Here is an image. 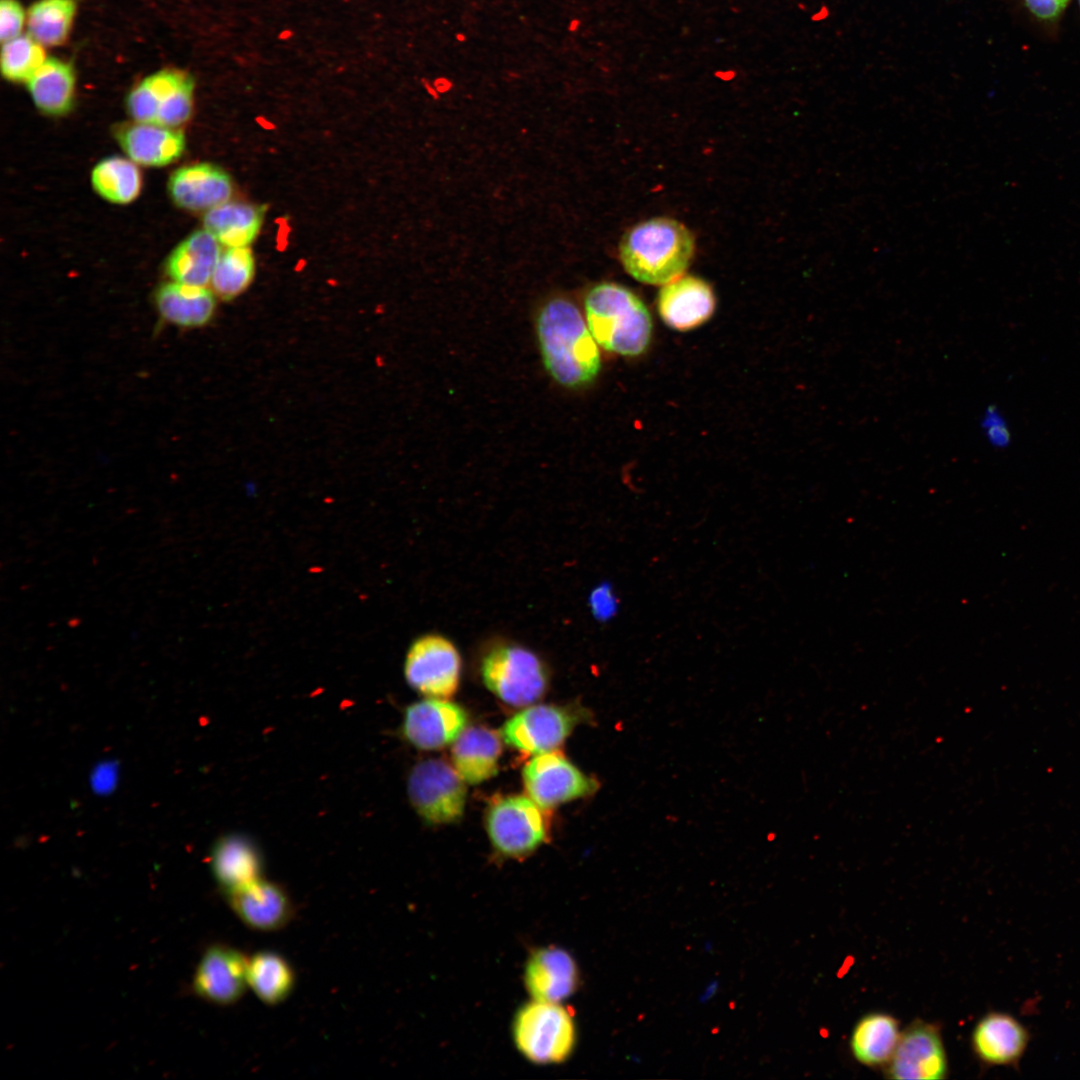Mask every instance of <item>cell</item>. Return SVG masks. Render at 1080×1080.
<instances>
[{"label": "cell", "mask_w": 1080, "mask_h": 1080, "mask_svg": "<svg viewBox=\"0 0 1080 1080\" xmlns=\"http://www.w3.org/2000/svg\"><path fill=\"white\" fill-rule=\"evenodd\" d=\"M536 331L545 369L558 384L576 389L594 381L601 367L598 344L571 300H548L538 312Z\"/></svg>", "instance_id": "1"}, {"label": "cell", "mask_w": 1080, "mask_h": 1080, "mask_svg": "<svg viewBox=\"0 0 1080 1080\" xmlns=\"http://www.w3.org/2000/svg\"><path fill=\"white\" fill-rule=\"evenodd\" d=\"M695 251L690 230L677 220L656 217L630 228L619 245L621 263L637 281L665 285L683 275Z\"/></svg>", "instance_id": "2"}, {"label": "cell", "mask_w": 1080, "mask_h": 1080, "mask_svg": "<svg viewBox=\"0 0 1080 1080\" xmlns=\"http://www.w3.org/2000/svg\"><path fill=\"white\" fill-rule=\"evenodd\" d=\"M585 316L596 343L608 352L641 355L652 337V318L643 301L613 282L593 286L586 294Z\"/></svg>", "instance_id": "3"}, {"label": "cell", "mask_w": 1080, "mask_h": 1080, "mask_svg": "<svg viewBox=\"0 0 1080 1080\" xmlns=\"http://www.w3.org/2000/svg\"><path fill=\"white\" fill-rule=\"evenodd\" d=\"M512 1034L521 1055L536 1064L564 1062L576 1044L573 1015L560 1002L525 1004L514 1017Z\"/></svg>", "instance_id": "4"}, {"label": "cell", "mask_w": 1080, "mask_h": 1080, "mask_svg": "<svg viewBox=\"0 0 1080 1080\" xmlns=\"http://www.w3.org/2000/svg\"><path fill=\"white\" fill-rule=\"evenodd\" d=\"M481 676L493 694L513 706L535 702L548 684V672L541 659L514 643H500L489 649L481 662Z\"/></svg>", "instance_id": "5"}, {"label": "cell", "mask_w": 1080, "mask_h": 1080, "mask_svg": "<svg viewBox=\"0 0 1080 1080\" xmlns=\"http://www.w3.org/2000/svg\"><path fill=\"white\" fill-rule=\"evenodd\" d=\"M193 91L194 82L187 73L161 70L130 91L127 110L135 121L177 128L192 114Z\"/></svg>", "instance_id": "6"}, {"label": "cell", "mask_w": 1080, "mask_h": 1080, "mask_svg": "<svg viewBox=\"0 0 1080 1080\" xmlns=\"http://www.w3.org/2000/svg\"><path fill=\"white\" fill-rule=\"evenodd\" d=\"M464 782L456 769L443 760L422 761L410 772L409 799L425 821L433 824L454 822L464 811Z\"/></svg>", "instance_id": "7"}, {"label": "cell", "mask_w": 1080, "mask_h": 1080, "mask_svg": "<svg viewBox=\"0 0 1080 1080\" xmlns=\"http://www.w3.org/2000/svg\"><path fill=\"white\" fill-rule=\"evenodd\" d=\"M461 658L455 645L438 634L418 638L409 648L404 673L408 684L418 692L435 698H447L457 690Z\"/></svg>", "instance_id": "8"}, {"label": "cell", "mask_w": 1080, "mask_h": 1080, "mask_svg": "<svg viewBox=\"0 0 1080 1080\" xmlns=\"http://www.w3.org/2000/svg\"><path fill=\"white\" fill-rule=\"evenodd\" d=\"M540 807L524 796L496 801L487 816V830L494 847L509 857L527 856L546 838Z\"/></svg>", "instance_id": "9"}, {"label": "cell", "mask_w": 1080, "mask_h": 1080, "mask_svg": "<svg viewBox=\"0 0 1080 1080\" xmlns=\"http://www.w3.org/2000/svg\"><path fill=\"white\" fill-rule=\"evenodd\" d=\"M523 781L529 797L542 809L591 796L599 789L594 777L552 751L537 754L527 763Z\"/></svg>", "instance_id": "10"}, {"label": "cell", "mask_w": 1080, "mask_h": 1080, "mask_svg": "<svg viewBox=\"0 0 1080 1080\" xmlns=\"http://www.w3.org/2000/svg\"><path fill=\"white\" fill-rule=\"evenodd\" d=\"M948 1063L938 1028L917 1021L900 1035L896 1049L886 1064L887 1077L899 1080L943 1079Z\"/></svg>", "instance_id": "11"}, {"label": "cell", "mask_w": 1080, "mask_h": 1080, "mask_svg": "<svg viewBox=\"0 0 1080 1080\" xmlns=\"http://www.w3.org/2000/svg\"><path fill=\"white\" fill-rule=\"evenodd\" d=\"M579 717L575 711L553 705L528 707L507 720L500 729L510 746L534 754L552 751L571 733Z\"/></svg>", "instance_id": "12"}, {"label": "cell", "mask_w": 1080, "mask_h": 1080, "mask_svg": "<svg viewBox=\"0 0 1080 1080\" xmlns=\"http://www.w3.org/2000/svg\"><path fill=\"white\" fill-rule=\"evenodd\" d=\"M248 960L246 954L234 947L210 946L195 970L193 991L201 999L216 1005L235 1004L249 988Z\"/></svg>", "instance_id": "13"}, {"label": "cell", "mask_w": 1080, "mask_h": 1080, "mask_svg": "<svg viewBox=\"0 0 1080 1080\" xmlns=\"http://www.w3.org/2000/svg\"><path fill=\"white\" fill-rule=\"evenodd\" d=\"M467 722V713L461 706L429 698L406 709L402 731L417 748L439 749L454 742L465 730Z\"/></svg>", "instance_id": "14"}, {"label": "cell", "mask_w": 1080, "mask_h": 1080, "mask_svg": "<svg viewBox=\"0 0 1080 1080\" xmlns=\"http://www.w3.org/2000/svg\"><path fill=\"white\" fill-rule=\"evenodd\" d=\"M226 897L239 920L255 931H278L293 918L294 905L288 892L263 877Z\"/></svg>", "instance_id": "15"}, {"label": "cell", "mask_w": 1080, "mask_h": 1080, "mask_svg": "<svg viewBox=\"0 0 1080 1080\" xmlns=\"http://www.w3.org/2000/svg\"><path fill=\"white\" fill-rule=\"evenodd\" d=\"M1030 1042L1026 1026L1013 1015L990 1012L975 1025L971 1035L972 1049L977 1058L988 1066L1016 1067Z\"/></svg>", "instance_id": "16"}, {"label": "cell", "mask_w": 1080, "mask_h": 1080, "mask_svg": "<svg viewBox=\"0 0 1080 1080\" xmlns=\"http://www.w3.org/2000/svg\"><path fill=\"white\" fill-rule=\"evenodd\" d=\"M660 317L667 326L688 331L705 323L715 309L711 286L703 279L685 275L663 285L657 297Z\"/></svg>", "instance_id": "17"}, {"label": "cell", "mask_w": 1080, "mask_h": 1080, "mask_svg": "<svg viewBox=\"0 0 1080 1080\" xmlns=\"http://www.w3.org/2000/svg\"><path fill=\"white\" fill-rule=\"evenodd\" d=\"M524 983L533 999L561 1002L570 997L579 984V972L573 957L565 950L549 946L528 958Z\"/></svg>", "instance_id": "18"}, {"label": "cell", "mask_w": 1080, "mask_h": 1080, "mask_svg": "<svg viewBox=\"0 0 1080 1080\" xmlns=\"http://www.w3.org/2000/svg\"><path fill=\"white\" fill-rule=\"evenodd\" d=\"M168 192L172 201L183 209L208 211L229 201L232 183L220 168L198 163L175 170L168 180Z\"/></svg>", "instance_id": "19"}, {"label": "cell", "mask_w": 1080, "mask_h": 1080, "mask_svg": "<svg viewBox=\"0 0 1080 1080\" xmlns=\"http://www.w3.org/2000/svg\"><path fill=\"white\" fill-rule=\"evenodd\" d=\"M116 138L129 159L146 167H163L173 163L185 150L181 130L138 122L118 128Z\"/></svg>", "instance_id": "20"}, {"label": "cell", "mask_w": 1080, "mask_h": 1080, "mask_svg": "<svg viewBox=\"0 0 1080 1080\" xmlns=\"http://www.w3.org/2000/svg\"><path fill=\"white\" fill-rule=\"evenodd\" d=\"M212 873L225 895L262 877V859L256 846L241 835H229L214 846Z\"/></svg>", "instance_id": "21"}, {"label": "cell", "mask_w": 1080, "mask_h": 1080, "mask_svg": "<svg viewBox=\"0 0 1080 1080\" xmlns=\"http://www.w3.org/2000/svg\"><path fill=\"white\" fill-rule=\"evenodd\" d=\"M221 253V244L211 232L195 231L170 253L167 274L173 281L206 287Z\"/></svg>", "instance_id": "22"}, {"label": "cell", "mask_w": 1080, "mask_h": 1080, "mask_svg": "<svg viewBox=\"0 0 1080 1080\" xmlns=\"http://www.w3.org/2000/svg\"><path fill=\"white\" fill-rule=\"evenodd\" d=\"M500 754L499 738L493 731L482 727L464 730L452 748L455 769L469 784H478L493 777L498 770Z\"/></svg>", "instance_id": "23"}, {"label": "cell", "mask_w": 1080, "mask_h": 1080, "mask_svg": "<svg viewBox=\"0 0 1080 1080\" xmlns=\"http://www.w3.org/2000/svg\"><path fill=\"white\" fill-rule=\"evenodd\" d=\"M160 315L180 327L203 326L212 318L215 298L206 287L169 282L155 294Z\"/></svg>", "instance_id": "24"}, {"label": "cell", "mask_w": 1080, "mask_h": 1080, "mask_svg": "<svg viewBox=\"0 0 1080 1080\" xmlns=\"http://www.w3.org/2000/svg\"><path fill=\"white\" fill-rule=\"evenodd\" d=\"M901 1032L897 1020L886 1013L874 1012L860 1018L852 1029L849 1045L861 1064L886 1065L898 1044Z\"/></svg>", "instance_id": "25"}, {"label": "cell", "mask_w": 1080, "mask_h": 1080, "mask_svg": "<svg viewBox=\"0 0 1080 1080\" xmlns=\"http://www.w3.org/2000/svg\"><path fill=\"white\" fill-rule=\"evenodd\" d=\"M26 83L35 106L41 112L59 116L72 108L75 75L70 64L48 58Z\"/></svg>", "instance_id": "26"}, {"label": "cell", "mask_w": 1080, "mask_h": 1080, "mask_svg": "<svg viewBox=\"0 0 1080 1080\" xmlns=\"http://www.w3.org/2000/svg\"><path fill=\"white\" fill-rule=\"evenodd\" d=\"M296 974L289 961L274 951H259L249 956L248 986L264 1004H281L294 990Z\"/></svg>", "instance_id": "27"}, {"label": "cell", "mask_w": 1080, "mask_h": 1080, "mask_svg": "<svg viewBox=\"0 0 1080 1080\" xmlns=\"http://www.w3.org/2000/svg\"><path fill=\"white\" fill-rule=\"evenodd\" d=\"M263 208L240 202H225L208 210L204 228L227 248L247 247L262 222Z\"/></svg>", "instance_id": "28"}, {"label": "cell", "mask_w": 1080, "mask_h": 1080, "mask_svg": "<svg viewBox=\"0 0 1080 1080\" xmlns=\"http://www.w3.org/2000/svg\"><path fill=\"white\" fill-rule=\"evenodd\" d=\"M137 165L131 159L120 156L104 158L92 169V187L111 203H131L142 188V176Z\"/></svg>", "instance_id": "29"}, {"label": "cell", "mask_w": 1080, "mask_h": 1080, "mask_svg": "<svg viewBox=\"0 0 1080 1080\" xmlns=\"http://www.w3.org/2000/svg\"><path fill=\"white\" fill-rule=\"evenodd\" d=\"M76 12L75 0H39L28 11V32L44 46L62 44Z\"/></svg>", "instance_id": "30"}, {"label": "cell", "mask_w": 1080, "mask_h": 1080, "mask_svg": "<svg viewBox=\"0 0 1080 1080\" xmlns=\"http://www.w3.org/2000/svg\"><path fill=\"white\" fill-rule=\"evenodd\" d=\"M254 270L253 255L247 247L227 248L216 264L211 287L217 296L230 300L248 287Z\"/></svg>", "instance_id": "31"}, {"label": "cell", "mask_w": 1080, "mask_h": 1080, "mask_svg": "<svg viewBox=\"0 0 1080 1080\" xmlns=\"http://www.w3.org/2000/svg\"><path fill=\"white\" fill-rule=\"evenodd\" d=\"M46 60L43 45L29 34L4 42L1 50V71L10 81H25Z\"/></svg>", "instance_id": "32"}, {"label": "cell", "mask_w": 1080, "mask_h": 1080, "mask_svg": "<svg viewBox=\"0 0 1080 1080\" xmlns=\"http://www.w3.org/2000/svg\"><path fill=\"white\" fill-rule=\"evenodd\" d=\"M589 607L592 616L601 623L609 622L617 616L620 601L610 582H602L591 591Z\"/></svg>", "instance_id": "33"}, {"label": "cell", "mask_w": 1080, "mask_h": 1080, "mask_svg": "<svg viewBox=\"0 0 1080 1080\" xmlns=\"http://www.w3.org/2000/svg\"><path fill=\"white\" fill-rule=\"evenodd\" d=\"M24 21V10L17 0H1L0 39L3 43L21 35Z\"/></svg>", "instance_id": "34"}, {"label": "cell", "mask_w": 1080, "mask_h": 1080, "mask_svg": "<svg viewBox=\"0 0 1080 1080\" xmlns=\"http://www.w3.org/2000/svg\"><path fill=\"white\" fill-rule=\"evenodd\" d=\"M1070 0H1024L1026 7L1038 19L1050 21L1059 17Z\"/></svg>", "instance_id": "35"}, {"label": "cell", "mask_w": 1080, "mask_h": 1080, "mask_svg": "<svg viewBox=\"0 0 1080 1080\" xmlns=\"http://www.w3.org/2000/svg\"><path fill=\"white\" fill-rule=\"evenodd\" d=\"M986 430V436L993 445L1002 446L1008 439L1007 429L1000 422V417L995 409H988L981 422Z\"/></svg>", "instance_id": "36"}, {"label": "cell", "mask_w": 1080, "mask_h": 1080, "mask_svg": "<svg viewBox=\"0 0 1080 1080\" xmlns=\"http://www.w3.org/2000/svg\"><path fill=\"white\" fill-rule=\"evenodd\" d=\"M716 75H717L718 77H721V78H722L723 76H725L726 78H728V79H731V78H733V77H734V76L736 75V73H735V71H734V70H726V71H722V70H721V71H717V72H716Z\"/></svg>", "instance_id": "37"}, {"label": "cell", "mask_w": 1080, "mask_h": 1080, "mask_svg": "<svg viewBox=\"0 0 1080 1080\" xmlns=\"http://www.w3.org/2000/svg\"><path fill=\"white\" fill-rule=\"evenodd\" d=\"M1078 2H1079V5H1080V0H1078Z\"/></svg>", "instance_id": "38"}]
</instances>
